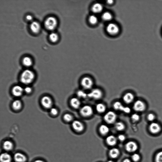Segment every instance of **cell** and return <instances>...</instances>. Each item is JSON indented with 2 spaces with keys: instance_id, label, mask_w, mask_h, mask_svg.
Wrapping results in <instances>:
<instances>
[{
  "instance_id": "6da1fadb",
  "label": "cell",
  "mask_w": 162,
  "mask_h": 162,
  "mask_svg": "<svg viewBox=\"0 0 162 162\" xmlns=\"http://www.w3.org/2000/svg\"><path fill=\"white\" fill-rule=\"evenodd\" d=\"M35 74L32 71L26 70L24 71L21 75V82L24 84H29L33 81Z\"/></svg>"
},
{
  "instance_id": "7a4b0ae2",
  "label": "cell",
  "mask_w": 162,
  "mask_h": 162,
  "mask_svg": "<svg viewBox=\"0 0 162 162\" xmlns=\"http://www.w3.org/2000/svg\"><path fill=\"white\" fill-rule=\"evenodd\" d=\"M44 24L47 29L50 31H52L55 29L57 27V21L55 17H50L46 19Z\"/></svg>"
},
{
  "instance_id": "3957f363",
  "label": "cell",
  "mask_w": 162,
  "mask_h": 162,
  "mask_svg": "<svg viewBox=\"0 0 162 162\" xmlns=\"http://www.w3.org/2000/svg\"><path fill=\"white\" fill-rule=\"evenodd\" d=\"M106 31L108 33L111 35H117L120 31L119 27L116 24L110 23L107 25Z\"/></svg>"
},
{
  "instance_id": "277c9868",
  "label": "cell",
  "mask_w": 162,
  "mask_h": 162,
  "mask_svg": "<svg viewBox=\"0 0 162 162\" xmlns=\"http://www.w3.org/2000/svg\"><path fill=\"white\" fill-rule=\"evenodd\" d=\"M104 120L107 124H112L116 122L117 119V115L113 111H109L104 115Z\"/></svg>"
},
{
  "instance_id": "5b68a950",
  "label": "cell",
  "mask_w": 162,
  "mask_h": 162,
  "mask_svg": "<svg viewBox=\"0 0 162 162\" xmlns=\"http://www.w3.org/2000/svg\"><path fill=\"white\" fill-rule=\"evenodd\" d=\"M93 113L92 108L89 106H83L80 110L81 116L84 117H89L92 116Z\"/></svg>"
},
{
  "instance_id": "8992f818",
  "label": "cell",
  "mask_w": 162,
  "mask_h": 162,
  "mask_svg": "<svg viewBox=\"0 0 162 162\" xmlns=\"http://www.w3.org/2000/svg\"><path fill=\"white\" fill-rule=\"evenodd\" d=\"M103 95L102 92L98 88H95L92 90L88 94V97L90 98L98 100L101 99Z\"/></svg>"
},
{
  "instance_id": "52a82bcc",
  "label": "cell",
  "mask_w": 162,
  "mask_h": 162,
  "mask_svg": "<svg viewBox=\"0 0 162 162\" xmlns=\"http://www.w3.org/2000/svg\"><path fill=\"white\" fill-rule=\"evenodd\" d=\"M138 148L139 146L138 143L134 141L129 142L125 145L126 150L129 153H136Z\"/></svg>"
},
{
  "instance_id": "ba28073f",
  "label": "cell",
  "mask_w": 162,
  "mask_h": 162,
  "mask_svg": "<svg viewBox=\"0 0 162 162\" xmlns=\"http://www.w3.org/2000/svg\"><path fill=\"white\" fill-rule=\"evenodd\" d=\"M81 84L82 87L86 89L91 88L93 85V82L92 79L88 77H85L82 79Z\"/></svg>"
},
{
  "instance_id": "9c48e42d",
  "label": "cell",
  "mask_w": 162,
  "mask_h": 162,
  "mask_svg": "<svg viewBox=\"0 0 162 162\" xmlns=\"http://www.w3.org/2000/svg\"><path fill=\"white\" fill-rule=\"evenodd\" d=\"M113 107L115 110L123 111L126 113H130L131 112L130 108L124 106L120 102H115L113 104Z\"/></svg>"
},
{
  "instance_id": "30bf717a",
  "label": "cell",
  "mask_w": 162,
  "mask_h": 162,
  "mask_svg": "<svg viewBox=\"0 0 162 162\" xmlns=\"http://www.w3.org/2000/svg\"><path fill=\"white\" fill-rule=\"evenodd\" d=\"M72 125L74 130L77 132H81L84 130V126L83 124L80 121H74Z\"/></svg>"
},
{
  "instance_id": "8fae6325",
  "label": "cell",
  "mask_w": 162,
  "mask_h": 162,
  "mask_svg": "<svg viewBox=\"0 0 162 162\" xmlns=\"http://www.w3.org/2000/svg\"><path fill=\"white\" fill-rule=\"evenodd\" d=\"M41 103L43 106L47 109L51 108L52 106V101L49 97L45 96L41 99Z\"/></svg>"
},
{
  "instance_id": "7c38bea8",
  "label": "cell",
  "mask_w": 162,
  "mask_h": 162,
  "mask_svg": "<svg viewBox=\"0 0 162 162\" xmlns=\"http://www.w3.org/2000/svg\"><path fill=\"white\" fill-rule=\"evenodd\" d=\"M145 104L141 100H137L134 104V109L138 112H142L145 110Z\"/></svg>"
},
{
  "instance_id": "4fadbf2b",
  "label": "cell",
  "mask_w": 162,
  "mask_h": 162,
  "mask_svg": "<svg viewBox=\"0 0 162 162\" xmlns=\"http://www.w3.org/2000/svg\"><path fill=\"white\" fill-rule=\"evenodd\" d=\"M149 130L152 134H157L160 132L161 128L159 124L156 123H152L149 126Z\"/></svg>"
},
{
  "instance_id": "5bb4252c",
  "label": "cell",
  "mask_w": 162,
  "mask_h": 162,
  "mask_svg": "<svg viewBox=\"0 0 162 162\" xmlns=\"http://www.w3.org/2000/svg\"><path fill=\"white\" fill-rule=\"evenodd\" d=\"M103 8V6L101 3H96L92 6L91 9L93 13L98 14L102 12Z\"/></svg>"
},
{
  "instance_id": "9a60e30c",
  "label": "cell",
  "mask_w": 162,
  "mask_h": 162,
  "mask_svg": "<svg viewBox=\"0 0 162 162\" xmlns=\"http://www.w3.org/2000/svg\"><path fill=\"white\" fill-rule=\"evenodd\" d=\"M30 28L33 33L35 34L38 33L41 30L40 25L37 22H32L30 25Z\"/></svg>"
},
{
  "instance_id": "2e32d148",
  "label": "cell",
  "mask_w": 162,
  "mask_h": 162,
  "mask_svg": "<svg viewBox=\"0 0 162 162\" xmlns=\"http://www.w3.org/2000/svg\"><path fill=\"white\" fill-rule=\"evenodd\" d=\"M24 91V89L20 86H16L12 90L13 95L16 97H19L22 95Z\"/></svg>"
},
{
  "instance_id": "e0dca14e",
  "label": "cell",
  "mask_w": 162,
  "mask_h": 162,
  "mask_svg": "<svg viewBox=\"0 0 162 162\" xmlns=\"http://www.w3.org/2000/svg\"><path fill=\"white\" fill-rule=\"evenodd\" d=\"M14 161L16 162H26L27 158L24 155L21 153H17L14 156Z\"/></svg>"
},
{
  "instance_id": "ac0fdd59",
  "label": "cell",
  "mask_w": 162,
  "mask_h": 162,
  "mask_svg": "<svg viewBox=\"0 0 162 162\" xmlns=\"http://www.w3.org/2000/svg\"><path fill=\"white\" fill-rule=\"evenodd\" d=\"M134 99V96L132 93L130 92L126 93L123 97L124 102L127 104L132 103Z\"/></svg>"
},
{
  "instance_id": "d6986e66",
  "label": "cell",
  "mask_w": 162,
  "mask_h": 162,
  "mask_svg": "<svg viewBox=\"0 0 162 162\" xmlns=\"http://www.w3.org/2000/svg\"><path fill=\"white\" fill-rule=\"evenodd\" d=\"M0 161L1 162H11L12 157L8 153H3L1 154Z\"/></svg>"
},
{
  "instance_id": "ffe728a7",
  "label": "cell",
  "mask_w": 162,
  "mask_h": 162,
  "mask_svg": "<svg viewBox=\"0 0 162 162\" xmlns=\"http://www.w3.org/2000/svg\"><path fill=\"white\" fill-rule=\"evenodd\" d=\"M70 103L72 107L75 109L79 108L81 105L80 101L76 98H72L70 100Z\"/></svg>"
},
{
  "instance_id": "44dd1931",
  "label": "cell",
  "mask_w": 162,
  "mask_h": 162,
  "mask_svg": "<svg viewBox=\"0 0 162 162\" xmlns=\"http://www.w3.org/2000/svg\"><path fill=\"white\" fill-rule=\"evenodd\" d=\"M106 142L108 145L111 146H113L117 143V139L114 136L110 135L108 136L106 138Z\"/></svg>"
},
{
  "instance_id": "7402d4cb",
  "label": "cell",
  "mask_w": 162,
  "mask_h": 162,
  "mask_svg": "<svg viewBox=\"0 0 162 162\" xmlns=\"http://www.w3.org/2000/svg\"><path fill=\"white\" fill-rule=\"evenodd\" d=\"M3 149L7 151H10L13 149V144L12 142L9 141H6L3 143Z\"/></svg>"
},
{
  "instance_id": "603a6c76",
  "label": "cell",
  "mask_w": 162,
  "mask_h": 162,
  "mask_svg": "<svg viewBox=\"0 0 162 162\" xmlns=\"http://www.w3.org/2000/svg\"><path fill=\"white\" fill-rule=\"evenodd\" d=\"M110 129L107 126L102 124L101 125L99 128V131L101 134L103 135H105L108 133Z\"/></svg>"
},
{
  "instance_id": "cb8c5ba5",
  "label": "cell",
  "mask_w": 162,
  "mask_h": 162,
  "mask_svg": "<svg viewBox=\"0 0 162 162\" xmlns=\"http://www.w3.org/2000/svg\"><path fill=\"white\" fill-rule=\"evenodd\" d=\"M120 152L117 148H113L109 151V154L110 156L113 158H116L119 156Z\"/></svg>"
},
{
  "instance_id": "d4e9b609",
  "label": "cell",
  "mask_w": 162,
  "mask_h": 162,
  "mask_svg": "<svg viewBox=\"0 0 162 162\" xmlns=\"http://www.w3.org/2000/svg\"><path fill=\"white\" fill-rule=\"evenodd\" d=\"M103 20L105 21L109 22L113 18L112 14L109 12H104L102 15Z\"/></svg>"
},
{
  "instance_id": "484cf974",
  "label": "cell",
  "mask_w": 162,
  "mask_h": 162,
  "mask_svg": "<svg viewBox=\"0 0 162 162\" xmlns=\"http://www.w3.org/2000/svg\"><path fill=\"white\" fill-rule=\"evenodd\" d=\"M106 109V106L102 103H99L96 106V110L97 112L102 113L105 112Z\"/></svg>"
},
{
  "instance_id": "4316f807",
  "label": "cell",
  "mask_w": 162,
  "mask_h": 162,
  "mask_svg": "<svg viewBox=\"0 0 162 162\" xmlns=\"http://www.w3.org/2000/svg\"><path fill=\"white\" fill-rule=\"evenodd\" d=\"M32 60L30 57L26 56L24 58L23 60V63L25 66L29 67L32 65Z\"/></svg>"
},
{
  "instance_id": "83f0119b",
  "label": "cell",
  "mask_w": 162,
  "mask_h": 162,
  "mask_svg": "<svg viewBox=\"0 0 162 162\" xmlns=\"http://www.w3.org/2000/svg\"><path fill=\"white\" fill-rule=\"evenodd\" d=\"M125 125L123 122H118L115 123V127L117 130L119 131H123L125 128Z\"/></svg>"
},
{
  "instance_id": "f1b7e54d",
  "label": "cell",
  "mask_w": 162,
  "mask_h": 162,
  "mask_svg": "<svg viewBox=\"0 0 162 162\" xmlns=\"http://www.w3.org/2000/svg\"><path fill=\"white\" fill-rule=\"evenodd\" d=\"M13 107L15 110H20L22 107V103L19 100L14 101L13 103Z\"/></svg>"
},
{
  "instance_id": "f546056e",
  "label": "cell",
  "mask_w": 162,
  "mask_h": 162,
  "mask_svg": "<svg viewBox=\"0 0 162 162\" xmlns=\"http://www.w3.org/2000/svg\"><path fill=\"white\" fill-rule=\"evenodd\" d=\"M88 21L89 23L92 25H95L98 22V17L94 15L90 16L89 18Z\"/></svg>"
},
{
  "instance_id": "4dcf8cb0",
  "label": "cell",
  "mask_w": 162,
  "mask_h": 162,
  "mask_svg": "<svg viewBox=\"0 0 162 162\" xmlns=\"http://www.w3.org/2000/svg\"><path fill=\"white\" fill-rule=\"evenodd\" d=\"M50 40L53 42H56L58 40V35L55 32H52L49 35Z\"/></svg>"
},
{
  "instance_id": "1f68e13d",
  "label": "cell",
  "mask_w": 162,
  "mask_h": 162,
  "mask_svg": "<svg viewBox=\"0 0 162 162\" xmlns=\"http://www.w3.org/2000/svg\"><path fill=\"white\" fill-rule=\"evenodd\" d=\"M154 162H162V150L157 152L154 157Z\"/></svg>"
},
{
  "instance_id": "d6a6232c",
  "label": "cell",
  "mask_w": 162,
  "mask_h": 162,
  "mask_svg": "<svg viewBox=\"0 0 162 162\" xmlns=\"http://www.w3.org/2000/svg\"><path fill=\"white\" fill-rule=\"evenodd\" d=\"M141 157L140 155L137 153H135L132 155L131 159L134 162H139L141 160Z\"/></svg>"
},
{
  "instance_id": "836d02e7",
  "label": "cell",
  "mask_w": 162,
  "mask_h": 162,
  "mask_svg": "<svg viewBox=\"0 0 162 162\" xmlns=\"http://www.w3.org/2000/svg\"><path fill=\"white\" fill-rule=\"evenodd\" d=\"M77 95L79 98H85L86 97H88V94L84 91L81 90H79L77 92Z\"/></svg>"
},
{
  "instance_id": "e575fe53",
  "label": "cell",
  "mask_w": 162,
  "mask_h": 162,
  "mask_svg": "<svg viewBox=\"0 0 162 162\" xmlns=\"http://www.w3.org/2000/svg\"><path fill=\"white\" fill-rule=\"evenodd\" d=\"M64 119L67 122H70L73 120V118L72 115L70 114H66L64 115Z\"/></svg>"
},
{
  "instance_id": "d590c367",
  "label": "cell",
  "mask_w": 162,
  "mask_h": 162,
  "mask_svg": "<svg viewBox=\"0 0 162 162\" xmlns=\"http://www.w3.org/2000/svg\"><path fill=\"white\" fill-rule=\"evenodd\" d=\"M140 116L138 114L134 113L132 115L131 118L133 121L135 122L138 121L140 119Z\"/></svg>"
},
{
  "instance_id": "8d00e7d4",
  "label": "cell",
  "mask_w": 162,
  "mask_h": 162,
  "mask_svg": "<svg viewBox=\"0 0 162 162\" xmlns=\"http://www.w3.org/2000/svg\"><path fill=\"white\" fill-rule=\"evenodd\" d=\"M50 112L53 115H56L58 113L57 110L55 108H51L50 109Z\"/></svg>"
},
{
  "instance_id": "74e56055",
  "label": "cell",
  "mask_w": 162,
  "mask_h": 162,
  "mask_svg": "<svg viewBox=\"0 0 162 162\" xmlns=\"http://www.w3.org/2000/svg\"><path fill=\"white\" fill-rule=\"evenodd\" d=\"M155 118L154 115L152 113L149 114L147 116V119L150 121H153Z\"/></svg>"
},
{
  "instance_id": "f35d334b",
  "label": "cell",
  "mask_w": 162,
  "mask_h": 162,
  "mask_svg": "<svg viewBox=\"0 0 162 162\" xmlns=\"http://www.w3.org/2000/svg\"><path fill=\"white\" fill-rule=\"evenodd\" d=\"M118 138L120 141L123 142L125 140L126 137L124 135L120 134L118 136Z\"/></svg>"
},
{
  "instance_id": "ab89813d",
  "label": "cell",
  "mask_w": 162,
  "mask_h": 162,
  "mask_svg": "<svg viewBox=\"0 0 162 162\" xmlns=\"http://www.w3.org/2000/svg\"><path fill=\"white\" fill-rule=\"evenodd\" d=\"M24 91L25 92L27 93H30L32 91V89L29 86H27L24 89Z\"/></svg>"
},
{
  "instance_id": "60d3db41",
  "label": "cell",
  "mask_w": 162,
  "mask_h": 162,
  "mask_svg": "<svg viewBox=\"0 0 162 162\" xmlns=\"http://www.w3.org/2000/svg\"><path fill=\"white\" fill-rule=\"evenodd\" d=\"M26 19L28 21H31L33 19V17L31 15H28L26 17Z\"/></svg>"
},
{
  "instance_id": "b9f144b4",
  "label": "cell",
  "mask_w": 162,
  "mask_h": 162,
  "mask_svg": "<svg viewBox=\"0 0 162 162\" xmlns=\"http://www.w3.org/2000/svg\"><path fill=\"white\" fill-rule=\"evenodd\" d=\"M107 3L109 5H112L114 3V1L112 0H109L107 1Z\"/></svg>"
},
{
  "instance_id": "7bdbcfd3",
  "label": "cell",
  "mask_w": 162,
  "mask_h": 162,
  "mask_svg": "<svg viewBox=\"0 0 162 162\" xmlns=\"http://www.w3.org/2000/svg\"><path fill=\"white\" fill-rule=\"evenodd\" d=\"M123 162H131L130 160L128 159H124Z\"/></svg>"
},
{
  "instance_id": "ee69618b",
  "label": "cell",
  "mask_w": 162,
  "mask_h": 162,
  "mask_svg": "<svg viewBox=\"0 0 162 162\" xmlns=\"http://www.w3.org/2000/svg\"><path fill=\"white\" fill-rule=\"evenodd\" d=\"M34 162H44V161L40 160H37L35 161Z\"/></svg>"
},
{
  "instance_id": "f6af8a7d",
  "label": "cell",
  "mask_w": 162,
  "mask_h": 162,
  "mask_svg": "<svg viewBox=\"0 0 162 162\" xmlns=\"http://www.w3.org/2000/svg\"><path fill=\"white\" fill-rule=\"evenodd\" d=\"M108 162H115L113 161L110 160L108 161Z\"/></svg>"
}]
</instances>
